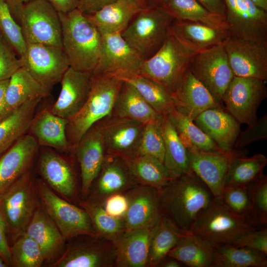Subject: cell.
Wrapping results in <instances>:
<instances>
[{
    "label": "cell",
    "instance_id": "7402d4cb",
    "mask_svg": "<svg viewBox=\"0 0 267 267\" xmlns=\"http://www.w3.org/2000/svg\"><path fill=\"white\" fill-rule=\"evenodd\" d=\"M75 150L81 170L82 195L85 197L97 177L106 155L98 123L85 134Z\"/></svg>",
    "mask_w": 267,
    "mask_h": 267
},
{
    "label": "cell",
    "instance_id": "603a6c76",
    "mask_svg": "<svg viewBox=\"0 0 267 267\" xmlns=\"http://www.w3.org/2000/svg\"><path fill=\"white\" fill-rule=\"evenodd\" d=\"M38 170L42 179L58 195L70 202L75 198L74 172L60 155L51 149H44L39 154Z\"/></svg>",
    "mask_w": 267,
    "mask_h": 267
},
{
    "label": "cell",
    "instance_id": "8d00e7d4",
    "mask_svg": "<svg viewBox=\"0 0 267 267\" xmlns=\"http://www.w3.org/2000/svg\"><path fill=\"white\" fill-rule=\"evenodd\" d=\"M137 184L161 189L172 180L163 162L147 155L124 159Z\"/></svg>",
    "mask_w": 267,
    "mask_h": 267
},
{
    "label": "cell",
    "instance_id": "4dcf8cb0",
    "mask_svg": "<svg viewBox=\"0 0 267 267\" xmlns=\"http://www.w3.org/2000/svg\"><path fill=\"white\" fill-rule=\"evenodd\" d=\"M144 8L135 0H114L96 12L86 15L100 32L121 33Z\"/></svg>",
    "mask_w": 267,
    "mask_h": 267
},
{
    "label": "cell",
    "instance_id": "681fc988",
    "mask_svg": "<svg viewBox=\"0 0 267 267\" xmlns=\"http://www.w3.org/2000/svg\"><path fill=\"white\" fill-rule=\"evenodd\" d=\"M254 220L260 227L267 224V177L263 174L247 186Z\"/></svg>",
    "mask_w": 267,
    "mask_h": 267
},
{
    "label": "cell",
    "instance_id": "f907efd6",
    "mask_svg": "<svg viewBox=\"0 0 267 267\" xmlns=\"http://www.w3.org/2000/svg\"><path fill=\"white\" fill-rule=\"evenodd\" d=\"M23 65L22 58L0 34V82L9 79Z\"/></svg>",
    "mask_w": 267,
    "mask_h": 267
},
{
    "label": "cell",
    "instance_id": "b9f144b4",
    "mask_svg": "<svg viewBox=\"0 0 267 267\" xmlns=\"http://www.w3.org/2000/svg\"><path fill=\"white\" fill-rule=\"evenodd\" d=\"M214 249L212 267H267L265 254L247 247L226 245Z\"/></svg>",
    "mask_w": 267,
    "mask_h": 267
},
{
    "label": "cell",
    "instance_id": "836d02e7",
    "mask_svg": "<svg viewBox=\"0 0 267 267\" xmlns=\"http://www.w3.org/2000/svg\"><path fill=\"white\" fill-rule=\"evenodd\" d=\"M111 75L133 86L159 114L168 115L176 109L173 94L153 80L134 73L120 72Z\"/></svg>",
    "mask_w": 267,
    "mask_h": 267
},
{
    "label": "cell",
    "instance_id": "7a4b0ae2",
    "mask_svg": "<svg viewBox=\"0 0 267 267\" xmlns=\"http://www.w3.org/2000/svg\"><path fill=\"white\" fill-rule=\"evenodd\" d=\"M58 13L62 26L63 49L70 67L92 74L101 54L100 31L78 8Z\"/></svg>",
    "mask_w": 267,
    "mask_h": 267
},
{
    "label": "cell",
    "instance_id": "ffe728a7",
    "mask_svg": "<svg viewBox=\"0 0 267 267\" xmlns=\"http://www.w3.org/2000/svg\"><path fill=\"white\" fill-rule=\"evenodd\" d=\"M92 74L69 67L60 81L61 88L56 101L48 107L50 112L68 120L86 103L90 90Z\"/></svg>",
    "mask_w": 267,
    "mask_h": 267
},
{
    "label": "cell",
    "instance_id": "52a82bcc",
    "mask_svg": "<svg viewBox=\"0 0 267 267\" xmlns=\"http://www.w3.org/2000/svg\"><path fill=\"white\" fill-rule=\"evenodd\" d=\"M14 18L18 21L26 43L63 48L59 13L47 1L31 0L18 9Z\"/></svg>",
    "mask_w": 267,
    "mask_h": 267
},
{
    "label": "cell",
    "instance_id": "e0dca14e",
    "mask_svg": "<svg viewBox=\"0 0 267 267\" xmlns=\"http://www.w3.org/2000/svg\"><path fill=\"white\" fill-rule=\"evenodd\" d=\"M100 33L101 54L92 74H114L120 72L138 74L144 59L129 45L121 33Z\"/></svg>",
    "mask_w": 267,
    "mask_h": 267
},
{
    "label": "cell",
    "instance_id": "7bdbcfd3",
    "mask_svg": "<svg viewBox=\"0 0 267 267\" xmlns=\"http://www.w3.org/2000/svg\"><path fill=\"white\" fill-rule=\"evenodd\" d=\"M79 205L89 215L97 237L114 243L126 231L124 219L108 214L100 202L89 200L81 201Z\"/></svg>",
    "mask_w": 267,
    "mask_h": 267
},
{
    "label": "cell",
    "instance_id": "4316f807",
    "mask_svg": "<svg viewBox=\"0 0 267 267\" xmlns=\"http://www.w3.org/2000/svg\"><path fill=\"white\" fill-rule=\"evenodd\" d=\"M183 45L196 53L222 44L228 37L227 30L193 21L174 19L169 31Z\"/></svg>",
    "mask_w": 267,
    "mask_h": 267
},
{
    "label": "cell",
    "instance_id": "cb8c5ba5",
    "mask_svg": "<svg viewBox=\"0 0 267 267\" xmlns=\"http://www.w3.org/2000/svg\"><path fill=\"white\" fill-rule=\"evenodd\" d=\"M176 109L194 121L205 110L222 107L219 101L191 73L184 74L174 94Z\"/></svg>",
    "mask_w": 267,
    "mask_h": 267
},
{
    "label": "cell",
    "instance_id": "83f0119b",
    "mask_svg": "<svg viewBox=\"0 0 267 267\" xmlns=\"http://www.w3.org/2000/svg\"><path fill=\"white\" fill-rule=\"evenodd\" d=\"M195 124L222 150L230 151L240 132V125L222 107L207 109L194 120Z\"/></svg>",
    "mask_w": 267,
    "mask_h": 267
},
{
    "label": "cell",
    "instance_id": "5b68a950",
    "mask_svg": "<svg viewBox=\"0 0 267 267\" xmlns=\"http://www.w3.org/2000/svg\"><path fill=\"white\" fill-rule=\"evenodd\" d=\"M196 53L169 34L158 50L144 60L138 74L160 84L174 96Z\"/></svg>",
    "mask_w": 267,
    "mask_h": 267
},
{
    "label": "cell",
    "instance_id": "8fae6325",
    "mask_svg": "<svg viewBox=\"0 0 267 267\" xmlns=\"http://www.w3.org/2000/svg\"><path fill=\"white\" fill-rule=\"evenodd\" d=\"M189 69L222 103L224 93L234 77L223 43L197 53Z\"/></svg>",
    "mask_w": 267,
    "mask_h": 267
},
{
    "label": "cell",
    "instance_id": "9a60e30c",
    "mask_svg": "<svg viewBox=\"0 0 267 267\" xmlns=\"http://www.w3.org/2000/svg\"><path fill=\"white\" fill-rule=\"evenodd\" d=\"M98 124L106 154L123 159L137 155L144 124L112 115Z\"/></svg>",
    "mask_w": 267,
    "mask_h": 267
},
{
    "label": "cell",
    "instance_id": "277c9868",
    "mask_svg": "<svg viewBox=\"0 0 267 267\" xmlns=\"http://www.w3.org/2000/svg\"><path fill=\"white\" fill-rule=\"evenodd\" d=\"M259 228L247 219L231 212L220 198H215L198 216L189 233L214 249L234 245L243 237Z\"/></svg>",
    "mask_w": 267,
    "mask_h": 267
},
{
    "label": "cell",
    "instance_id": "484cf974",
    "mask_svg": "<svg viewBox=\"0 0 267 267\" xmlns=\"http://www.w3.org/2000/svg\"><path fill=\"white\" fill-rule=\"evenodd\" d=\"M38 244L45 263L55 262L65 249L66 241L41 204L36 210L25 231Z\"/></svg>",
    "mask_w": 267,
    "mask_h": 267
},
{
    "label": "cell",
    "instance_id": "1f68e13d",
    "mask_svg": "<svg viewBox=\"0 0 267 267\" xmlns=\"http://www.w3.org/2000/svg\"><path fill=\"white\" fill-rule=\"evenodd\" d=\"M50 90L35 80L23 67L9 79L5 91V104L8 114L23 104L48 96Z\"/></svg>",
    "mask_w": 267,
    "mask_h": 267
},
{
    "label": "cell",
    "instance_id": "db71d44e",
    "mask_svg": "<svg viewBox=\"0 0 267 267\" xmlns=\"http://www.w3.org/2000/svg\"><path fill=\"white\" fill-rule=\"evenodd\" d=\"M101 203L108 214L122 219L124 218L128 207L127 196L123 193L112 194Z\"/></svg>",
    "mask_w": 267,
    "mask_h": 267
},
{
    "label": "cell",
    "instance_id": "f6af8a7d",
    "mask_svg": "<svg viewBox=\"0 0 267 267\" xmlns=\"http://www.w3.org/2000/svg\"><path fill=\"white\" fill-rule=\"evenodd\" d=\"M10 262L12 267H40L45 263L40 247L25 232L10 245Z\"/></svg>",
    "mask_w": 267,
    "mask_h": 267
},
{
    "label": "cell",
    "instance_id": "c3c4849f",
    "mask_svg": "<svg viewBox=\"0 0 267 267\" xmlns=\"http://www.w3.org/2000/svg\"><path fill=\"white\" fill-rule=\"evenodd\" d=\"M161 116L158 119L144 124L137 155H150L163 163L165 145L160 124Z\"/></svg>",
    "mask_w": 267,
    "mask_h": 267
},
{
    "label": "cell",
    "instance_id": "e575fe53",
    "mask_svg": "<svg viewBox=\"0 0 267 267\" xmlns=\"http://www.w3.org/2000/svg\"><path fill=\"white\" fill-rule=\"evenodd\" d=\"M42 100L37 98L23 104L0 122V157L28 133Z\"/></svg>",
    "mask_w": 267,
    "mask_h": 267
},
{
    "label": "cell",
    "instance_id": "44dd1931",
    "mask_svg": "<svg viewBox=\"0 0 267 267\" xmlns=\"http://www.w3.org/2000/svg\"><path fill=\"white\" fill-rule=\"evenodd\" d=\"M114 244L92 241L76 243L65 249L61 256L49 266L51 267H109L115 266Z\"/></svg>",
    "mask_w": 267,
    "mask_h": 267
},
{
    "label": "cell",
    "instance_id": "30bf717a",
    "mask_svg": "<svg viewBox=\"0 0 267 267\" xmlns=\"http://www.w3.org/2000/svg\"><path fill=\"white\" fill-rule=\"evenodd\" d=\"M265 81L234 76L222 98L226 111L238 123L250 126L258 119L257 109L267 96Z\"/></svg>",
    "mask_w": 267,
    "mask_h": 267
},
{
    "label": "cell",
    "instance_id": "ac0fdd59",
    "mask_svg": "<svg viewBox=\"0 0 267 267\" xmlns=\"http://www.w3.org/2000/svg\"><path fill=\"white\" fill-rule=\"evenodd\" d=\"M40 145L27 133L0 157V198L33 169Z\"/></svg>",
    "mask_w": 267,
    "mask_h": 267
},
{
    "label": "cell",
    "instance_id": "11a10c76",
    "mask_svg": "<svg viewBox=\"0 0 267 267\" xmlns=\"http://www.w3.org/2000/svg\"><path fill=\"white\" fill-rule=\"evenodd\" d=\"M8 237L6 225L0 211V255L8 267L10 264V245Z\"/></svg>",
    "mask_w": 267,
    "mask_h": 267
},
{
    "label": "cell",
    "instance_id": "f546056e",
    "mask_svg": "<svg viewBox=\"0 0 267 267\" xmlns=\"http://www.w3.org/2000/svg\"><path fill=\"white\" fill-rule=\"evenodd\" d=\"M152 228L126 230L114 243L115 265L119 267H148Z\"/></svg>",
    "mask_w": 267,
    "mask_h": 267
},
{
    "label": "cell",
    "instance_id": "60d3db41",
    "mask_svg": "<svg viewBox=\"0 0 267 267\" xmlns=\"http://www.w3.org/2000/svg\"><path fill=\"white\" fill-rule=\"evenodd\" d=\"M161 6L174 19L227 30L225 20L207 10L196 0H166Z\"/></svg>",
    "mask_w": 267,
    "mask_h": 267
},
{
    "label": "cell",
    "instance_id": "5bb4252c",
    "mask_svg": "<svg viewBox=\"0 0 267 267\" xmlns=\"http://www.w3.org/2000/svg\"><path fill=\"white\" fill-rule=\"evenodd\" d=\"M223 44L234 76L267 80V43L229 36Z\"/></svg>",
    "mask_w": 267,
    "mask_h": 267
},
{
    "label": "cell",
    "instance_id": "6da1fadb",
    "mask_svg": "<svg viewBox=\"0 0 267 267\" xmlns=\"http://www.w3.org/2000/svg\"><path fill=\"white\" fill-rule=\"evenodd\" d=\"M160 192L162 216L185 233H189L199 214L215 199L192 171L171 180Z\"/></svg>",
    "mask_w": 267,
    "mask_h": 267
},
{
    "label": "cell",
    "instance_id": "e7e4bbea",
    "mask_svg": "<svg viewBox=\"0 0 267 267\" xmlns=\"http://www.w3.org/2000/svg\"><path fill=\"white\" fill-rule=\"evenodd\" d=\"M257 6L267 11V0H251Z\"/></svg>",
    "mask_w": 267,
    "mask_h": 267
},
{
    "label": "cell",
    "instance_id": "6125c7cd",
    "mask_svg": "<svg viewBox=\"0 0 267 267\" xmlns=\"http://www.w3.org/2000/svg\"><path fill=\"white\" fill-rule=\"evenodd\" d=\"M160 262L158 265L164 267H179L181 266V263L177 259L172 257L166 256Z\"/></svg>",
    "mask_w": 267,
    "mask_h": 267
},
{
    "label": "cell",
    "instance_id": "3957f363",
    "mask_svg": "<svg viewBox=\"0 0 267 267\" xmlns=\"http://www.w3.org/2000/svg\"><path fill=\"white\" fill-rule=\"evenodd\" d=\"M123 84L111 74H92L91 88L83 107L68 120L66 135L75 150L85 134L94 124L110 116Z\"/></svg>",
    "mask_w": 267,
    "mask_h": 267
},
{
    "label": "cell",
    "instance_id": "be15d7a7",
    "mask_svg": "<svg viewBox=\"0 0 267 267\" xmlns=\"http://www.w3.org/2000/svg\"><path fill=\"white\" fill-rule=\"evenodd\" d=\"M166 0H144L146 8L161 6Z\"/></svg>",
    "mask_w": 267,
    "mask_h": 267
},
{
    "label": "cell",
    "instance_id": "94428289",
    "mask_svg": "<svg viewBox=\"0 0 267 267\" xmlns=\"http://www.w3.org/2000/svg\"><path fill=\"white\" fill-rule=\"evenodd\" d=\"M31 0H4L8 4L13 17L18 9L24 3Z\"/></svg>",
    "mask_w": 267,
    "mask_h": 267
},
{
    "label": "cell",
    "instance_id": "d4e9b609",
    "mask_svg": "<svg viewBox=\"0 0 267 267\" xmlns=\"http://www.w3.org/2000/svg\"><path fill=\"white\" fill-rule=\"evenodd\" d=\"M90 200L101 203L109 196L128 191L136 183L123 159L106 154Z\"/></svg>",
    "mask_w": 267,
    "mask_h": 267
},
{
    "label": "cell",
    "instance_id": "bcb514c9",
    "mask_svg": "<svg viewBox=\"0 0 267 267\" xmlns=\"http://www.w3.org/2000/svg\"><path fill=\"white\" fill-rule=\"evenodd\" d=\"M0 34L18 55L22 57L26 51V43L20 26L14 18L4 0H0Z\"/></svg>",
    "mask_w": 267,
    "mask_h": 267
},
{
    "label": "cell",
    "instance_id": "7c38bea8",
    "mask_svg": "<svg viewBox=\"0 0 267 267\" xmlns=\"http://www.w3.org/2000/svg\"><path fill=\"white\" fill-rule=\"evenodd\" d=\"M21 58L23 67L49 90L60 82L70 67L62 48L40 44L26 43V51Z\"/></svg>",
    "mask_w": 267,
    "mask_h": 267
},
{
    "label": "cell",
    "instance_id": "816d5d0a",
    "mask_svg": "<svg viewBox=\"0 0 267 267\" xmlns=\"http://www.w3.org/2000/svg\"><path fill=\"white\" fill-rule=\"evenodd\" d=\"M267 138V115L258 118L255 122L240 132L234 148H243L254 142Z\"/></svg>",
    "mask_w": 267,
    "mask_h": 267
},
{
    "label": "cell",
    "instance_id": "ab89813d",
    "mask_svg": "<svg viewBox=\"0 0 267 267\" xmlns=\"http://www.w3.org/2000/svg\"><path fill=\"white\" fill-rule=\"evenodd\" d=\"M185 234L176 227L169 219L162 216L152 230L148 267L158 266Z\"/></svg>",
    "mask_w": 267,
    "mask_h": 267
},
{
    "label": "cell",
    "instance_id": "03108f58",
    "mask_svg": "<svg viewBox=\"0 0 267 267\" xmlns=\"http://www.w3.org/2000/svg\"><path fill=\"white\" fill-rule=\"evenodd\" d=\"M0 267H8L4 260L0 255Z\"/></svg>",
    "mask_w": 267,
    "mask_h": 267
},
{
    "label": "cell",
    "instance_id": "d590c367",
    "mask_svg": "<svg viewBox=\"0 0 267 267\" xmlns=\"http://www.w3.org/2000/svg\"><path fill=\"white\" fill-rule=\"evenodd\" d=\"M111 115L145 124L158 119L162 115L158 113L133 86L123 82Z\"/></svg>",
    "mask_w": 267,
    "mask_h": 267
},
{
    "label": "cell",
    "instance_id": "ba28073f",
    "mask_svg": "<svg viewBox=\"0 0 267 267\" xmlns=\"http://www.w3.org/2000/svg\"><path fill=\"white\" fill-rule=\"evenodd\" d=\"M35 179L32 169L0 198V211L13 241L25 231L40 204Z\"/></svg>",
    "mask_w": 267,
    "mask_h": 267
},
{
    "label": "cell",
    "instance_id": "f5cc1de1",
    "mask_svg": "<svg viewBox=\"0 0 267 267\" xmlns=\"http://www.w3.org/2000/svg\"><path fill=\"white\" fill-rule=\"evenodd\" d=\"M234 246L249 247L267 255V228L254 230L240 239Z\"/></svg>",
    "mask_w": 267,
    "mask_h": 267
},
{
    "label": "cell",
    "instance_id": "680465c9",
    "mask_svg": "<svg viewBox=\"0 0 267 267\" xmlns=\"http://www.w3.org/2000/svg\"><path fill=\"white\" fill-rule=\"evenodd\" d=\"M58 12L66 13L78 8V0H45Z\"/></svg>",
    "mask_w": 267,
    "mask_h": 267
},
{
    "label": "cell",
    "instance_id": "2e32d148",
    "mask_svg": "<svg viewBox=\"0 0 267 267\" xmlns=\"http://www.w3.org/2000/svg\"><path fill=\"white\" fill-rule=\"evenodd\" d=\"M191 170L220 198L231 159L242 151H202L187 149Z\"/></svg>",
    "mask_w": 267,
    "mask_h": 267
},
{
    "label": "cell",
    "instance_id": "f1b7e54d",
    "mask_svg": "<svg viewBox=\"0 0 267 267\" xmlns=\"http://www.w3.org/2000/svg\"><path fill=\"white\" fill-rule=\"evenodd\" d=\"M68 123V119L54 114L46 107L35 114L28 133L40 146L69 151L71 147L66 132Z\"/></svg>",
    "mask_w": 267,
    "mask_h": 267
},
{
    "label": "cell",
    "instance_id": "8992f818",
    "mask_svg": "<svg viewBox=\"0 0 267 267\" xmlns=\"http://www.w3.org/2000/svg\"><path fill=\"white\" fill-rule=\"evenodd\" d=\"M174 20L162 6L145 8L134 17L121 35L145 60L162 45Z\"/></svg>",
    "mask_w": 267,
    "mask_h": 267
},
{
    "label": "cell",
    "instance_id": "9f6ffc18",
    "mask_svg": "<svg viewBox=\"0 0 267 267\" xmlns=\"http://www.w3.org/2000/svg\"><path fill=\"white\" fill-rule=\"evenodd\" d=\"M207 10L225 20L226 7L224 0H196Z\"/></svg>",
    "mask_w": 267,
    "mask_h": 267
},
{
    "label": "cell",
    "instance_id": "f35d334b",
    "mask_svg": "<svg viewBox=\"0 0 267 267\" xmlns=\"http://www.w3.org/2000/svg\"><path fill=\"white\" fill-rule=\"evenodd\" d=\"M167 256L188 267H212L214 260V249L190 233H187Z\"/></svg>",
    "mask_w": 267,
    "mask_h": 267
},
{
    "label": "cell",
    "instance_id": "91938a15",
    "mask_svg": "<svg viewBox=\"0 0 267 267\" xmlns=\"http://www.w3.org/2000/svg\"><path fill=\"white\" fill-rule=\"evenodd\" d=\"M8 80L0 82V122L8 115L5 104V91L7 86Z\"/></svg>",
    "mask_w": 267,
    "mask_h": 267
},
{
    "label": "cell",
    "instance_id": "ee69618b",
    "mask_svg": "<svg viewBox=\"0 0 267 267\" xmlns=\"http://www.w3.org/2000/svg\"><path fill=\"white\" fill-rule=\"evenodd\" d=\"M168 116L187 149L202 151L223 150L194 124L192 120L176 109Z\"/></svg>",
    "mask_w": 267,
    "mask_h": 267
},
{
    "label": "cell",
    "instance_id": "003e7915",
    "mask_svg": "<svg viewBox=\"0 0 267 267\" xmlns=\"http://www.w3.org/2000/svg\"><path fill=\"white\" fill-rule=\"evenodd\" d=\"M138 3H139L143 7L146 8L144 0H135Z\"/></svg>",
    "mask_w": 267,
    "mask_h": 267
},
{
    "label": "cell",
    "instance_id": "7dc6e473",
    "mask_svg": "<svg viewBox=\"0 0 267 267\" xmlns=\"http://www.w3.org/2000/svg\"><path fill=\"white\" fill-rule=\"evenodd\" d=\"M220 199L233 213L247 219L260 227L254 219L251 202L247 187H225Z\"/></svg>",
    "mask_w": 267,
    "mask_h": 267
},
{
    "label": "cell",
    "instance_id": "4fadbf2b",
    "mask_svg": "<svg viewBox=\"0 0 267 267\" xmlns=\"http://www.w3.org/2000/svg\"><path fill=\"white\" fill-rule=\"evenodd\" d=\"M225 21L229 36L267 43V11L251 0H224Z\"/></svg>",
    "mask_w": 267,
    "mask_h": 267
},
{
    "label": "cell",
    "instance_id": "d6986e66",
    "mask_svg": "<svg viewBox=\"0 0 267 267\" xmlns=\"http://www.w3.org/2000/svg\"><path fill=\"white\" fill-rule=\"evenodd\" d=\"M126 195L128 207L123 218L126 230L151 228L162 217L160 189L137 184Z\"/></svg>",
    "mask_w": 267,
    "mask_h": 267
},
{
    "label": "cell",
    "instance_id": "74e56055",
    "mask_svg": "<svg viewBox=\"0 0 267 267\" xmlns=\"http://www.w3.org/2000/svg\"><path fill=\"white\" fill-rule=\"evenodd\" d=\"M267 164V158L263 154L250 157L245 152L238 154L230 160L224 187H247L263 174Z\"/></svg>",
    "mask_w": 267,
    "mask_h": 267
},
{
    "label": "cell",
    "instance_id": "9c48e42d",
    "mask_svg": "<svg viewBox=\"0 0 267 267\" xmlns=\"http://www.w3.org/2000/svg\"><path fill=\"white\" fill-rule=\"evenodd\" d=\"M40 204L66 240L81 235L97 238L91 220L84 209L57 194L41 178L35 179Z\"/></svg>",
    "mask_w": 267,
    "mask_h": 267
},
{
    "label": "cell",
    "instance_id": "6f0895ef",
    "mask_svg": "<svg viewBox=\"0 0 267 267\" xmlns=\"http://www.w3.org/2000/svg\"><path fill=\"white\" fill-rule=\"evenodd\" d=\"M114 0H78V9L85 14L93 13Z\"/></svg>",
    "mask_w": 267,
    "mask_h": 267
},
{
    "label": "cell",
    "instance_id": "d6a6232c",
    "mask_svg": "<svg viewBox=\"0 0 267 267\" xmlns=\"http://www.w3.org/2000/svg\"><path fill=\"white\" fill-rule=\"evenodd\" d=\"M160 127L165 145L163 164L172 180L190 173L188 151L168 115H162Z\"/></svg>",
    "mask_w": 267,
    "mask_h": 267
}]
</instances>
